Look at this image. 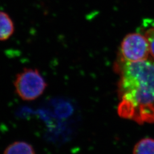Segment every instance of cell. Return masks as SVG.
<instances>
[{
    "instance_id": "cell-4",
    "label": "cell",
    "mask_w": 154,
    "mask_h": 154,
    "mask_svg": "<svg viewBox=\"0 0 154 154\" xmlns=\"http://www.w3.org/2000/svg\"><path fill=\"white\" fill-rule=\"evenodd\" d=\"M14 32V23L5 12L0 11V41L8 40Z\"/></svg>"
},
{
    "instance_id": "cell-3",
    "label": "cell",
    "mask_w": 154,
    "mask_h": 154,
    "mask_svg": "<svg viewBox=\"0 0 154 154\" xmlns=\"http://www.w3.org/2000/svg\"><path fill=\"white\" fill-rule=\"evenodd\" d=\"M149 43L143 34L130 33L122 41L118 60L125 62H137L148 59Z\"/></svg>"
},
{
    "instance_id": "cell-2",
    "label": "cell",
    "mask_w": 154,
    "mask_h": 154,
    "mask_svg": "<svg viewBox=\"0 0 154 154\" xmlns=\"http://www.w3.org/2000/svg\"><path fill=\"white\" fill-rule=\"evenodd\" d=\"M14 86L20 98L32 101L44 93L47 84L38 70L25 68L17 75Z\"/></svg>"
},
{
    "instance_id": "cell-5",
    "label": "cell",
    "mask_w": 154,
    "mask_h": 154,
    "mask_svg": "<svg viewBox=\"0 0 154 154\" xmlns=\"http://www.w3.org/2000/svg\"><path fill=\"white\" fill-rule=\"evenodd\" d=\"M4 154H35L33 147L25 142L12 143L6 149Z\"/></svg>"
},
{
    "instance_id": "cell-7",
    "label": "cell",
    "mask_w": 154,
    "mask_h": 154,
    "mask_svg": "<svg viewBox=\"0 0 154 154\" xmlns=\"http://www.w3.org/2000/svg\"><path fill=\"white\" fill-rule=\"evenodd\" d=\"M143 35L147 39L149 43V53L154 58V22H152V25L147 28Z\"/></svg>"
},
{
    "instance_id": "cell-6",
    "label": "cell",
    "mask_w": 154,
    "mask_h": 154,
    "mask_svg": "<svg viewBox=\"0 0 154 154\" xmlns=\"http://www.w3.org/2000/svg\"><path fill=\"white\" fill-rule=\"evenodd\" d=\"M133 154H154V139L144 138L137 143Z\"/></svg>"
},
{
    "instance_id": "cell-1",
    "label": "cell",
    "mask_w": 154,
    "mask_h": 154,
    "mask_svg": "<svg viewBox=\"0 0 154 154\" xmlns=\"http://www.w3.org/2000/svg\"><path fill=\"white\" fill-rule=\"evenodd\" d=\"M115 67L120 75L118 115L140 125L154 123V62L118 60Z\"/></svg>"
}]
</instances>
